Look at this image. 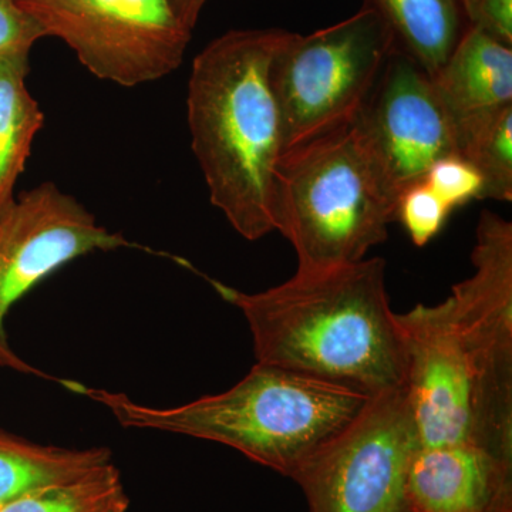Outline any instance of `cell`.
<instances>
[{"label": "cell", "instance_id": "obj_2", "mask_svg": "<svg viewBox=\"0 0 512 512\" xmlns=\"http://www.w3.org/2000/svg\"><path fill=\"white\" fill-rule=\"evenodd\" d=\"M282 29L231 30L195 57L187 117L214 207L248 241L275 231L276 168L284 156V121L271 80Z\"/></svg>", "mask_w": 512, "mask_h": 512}, {"label": "cell", "instance_id": "obj_11", "mask_svg": "<svg viewBox=\"0 0 512 512\" xmlns=\"http://www.w3.org/2000/svg\"><path fill=\"white\" fill-rule=\"evenodd\" d=\"M406 343L404 392L419 447L477 444V390L473 370L446 301L397 313Z\"/></svg>", "mask_w": 512, "mask_h": 512}, {"label": "cell", "instance_id": "obj_7", "mask_svg": "<svg viewBox=\"0 0 512 512\" xmlns=\"http://www.w3.org/2000/svg\"><path fill=\"white\" fill-rule=\"evenodd\" d=\"M417 448L403 387L372 397L292 480L302 488L309 512H413L407 477Z\"/></svg>", "mask_w": 512, "mask_h": 512}, {"label": "cell", "instance_id": "obj_9", "mask_svg": "<svg viewBox=\"0 0 512 512\" xmlns=\"http://www.w3.org/2000/svg\"><path fill=\"white\" fill-rule=\"evenodd\" d=\"M141 248L97 222L72 195L43 183L22 192L0 212V367L52 380L69 389L72 380L47 375L10 346L6 319L13 306L63 266L96 251Z\"/></svg>", "mask_w": 512, "mask_h": 512}, {"label": "cell", "instance_id": "obj_20", "mask_svg": "<svg viewBox=\"0 0 512 512\" xmlns=\"http://www.w3.org/2000/svg\"><path fill=\"white\" fill-rule=\"evenodd\" d=\"M431 191L446 202L453 211L458 205L478 197L481 180L474 168L458 156L444 158L427 174L423 181Z\"/></svg>", "mask_w": 512, "mask_h": 512}, {"label": "cell", "instance_id": "obj_4", "mask_svg": "<svg viewBox=\"0 0 512 512\" xmlns=\"http://www.w3.org/2000/svg\"><path fill=\"white\" fill-rule=\"evenodd\" d=\"M397 204L352 128L292 148L276 168L272 218L298 271L353 265L383 244Z\"/></svg>", "mask_w": 512, "mask_h": 512}, {"label": "cell", "instance_id": "obj_13", "mask_svg": "<svg viewBox=\"0 0 512 512\" xmlns=\"http://www.w3.org/2000/svg\"><path fill=\"white\" fill-rule=\"evenodd\" d=\"M431 80L454 124L511 106L512 47L470 26Z\"/></svg>", "mask_w": 512, "mask_h": 512}, {"label": "cell", "instance_id": "obj_15", "mask_svg": "<svg viewBox=\"0 0 512 512\" xmlns=\"http://www.w3.org/2000/svg\"><path fill=\"white\" fill-rule=\"evenodd\" d=\"M111 463L107 447L43 446L0 430V507L36 488L76 480Z\"/></svg>", "mask_w": 512, "mask_h": 512}, {"label": "cell", "instance_id": "obj_5", "mask_svg": "<svg viewBox=\"0 0 512 512\" xmlns=\"http://www.w3.org/2000/svg\"><path fill=\"white\" fill-rule=\"evenodd\" d=\"M394 47L392 32L367 6L311 35L288 32L271 67L284 154L350 127Z\"/></svg>", "mask_w": 512, "mask_h": 512}, {"label": "cell", "instance_id": "obj_3", "mask_svg": "<svg viewBox=\"0 0 512 512\" xmlns=\"http://www.w3.org/2000/svg\"><path fill=\"white\" fill-rule=\"evenodd\" d=\"M70 390L109 410L126 429L165 431L224 444L289 478L342 433L372 399L262 363H255L225 392L164 409L82 383L74 382Z\"/></svg>", "mask_w": 512, "mask_h": 512}, {"label": "cell", "instance_id": "obj_21", "mask_svg": "<svg viewBox=\"0 0 512 512\" xmlns=\"http://www.w3.org/2000/svg\"><path fill=\"white\" fill-rule=\"evenodd\" d=\"M45 32L16 0H0V60L29 59L30 50Z\"/></svg>", "mask_w": 512, "mask_h": 512}, {"label": "cell", "instance_id": "obj_6", "mask_svg": "<svg viewBox=\"0 0 512 512\" xmlns=\"http://www.w3.org/2000/svg\"><path fill=\"white\" fill-rule=\"evenodd\" d=\"M474 274L446 299L477 390V444L512 463V224L481 212Z\"/></svg>", "mask_w": 512, "mask_h": 512}, {"label": "cell", "instance_id": "obj_18", "mask_svg": "<svg viewBox=\"0 0 512 512\" xmlns=\"http://www.w3.org/2000/svg\"><path fill=\"white\" fill-rule=\"evenodd\" d=\"M124 493L113 463L87 476L36 488L2 505L0 512H94Z\"/></svg>", "mask_w": 512, "mask_h": 512}, {"label": "cell", "instance_id": "obj_14", "mask_svg": "<svg viewBox=\"0 0 512 512\" xmlns=\"http://www.w3.org/2000/svg\"><path fill=\"white\" fill-rule=\"evenodd\" d=\"M394 37L396 47L431 79L440 72L461 33L460 0H365Z\"/></svg>", "mask_w": 512, "mask_h": 512}, {"label": "cell", "instance_id": "obj_10", "mask_svg": "<svg viewBox=\"0 0 512 512\" xmlns=\"http://www.w3.org/2000/svg\"><path fill=\"white\" fill-rule=\"evenodd\" d=\"M350 128L396 204L439 161L457 156L456 124L433 80L399 47Z\"/></svg>", "mask_w": 512, "mask_h": 512}, {"label": "cell", "instance_id": "obj_17", "mask_svg": "<svg viewBox=\"0 0 512 512\" xmlns=\"http://www.w3.org/2000/svg\"><path fill=\"white\" fill-rule=\"evenodd\" d=\"M457 156L481 180L477 200L512 201V104L456 123Z\"/></svg>", "mask_w": 512, "mask_h": 512}, {"label": "cell", "instance_id": "obj_24", "mask_svg": "<svg viewBox=\"0 0 512 512\" xmlns=\"http://www.w3.org/2000/svg\"><path fill=\"white\" fill-rule=\"evenodd\" d=\"M128 507H130V500H128L126 491H124V493L113 498L110 503L103 505V507L94 512H127Z\"/></svg>", "mask_w": 512, "mask_h": 512}, {"label": "cell", "instance_id": "obj_16", "mask_svg": "<svg viewBox=\"0 0 512 512\" xmlns=\"http://www.w3.org/2000/svg\"><path fill=\"white\" fill-rule=\"evenodd\" d=\"M28 73L29 59L0 60V212L15 200L16 183L45 123L26 86Z\"/></svg>", "mask_w": 512, "mask_h": 512}, {"label": "cell", "instance_id": "obj_19", "mask_svg": "<svg viewBox=\"0 0 512 512\" xmlns=\"http://www.w3.org/2000/svg\"><path fill=\"white\" fill-rule=\"evenodd\" d=\"M450 212V207L429 185L420 183L400 195L396 221L402 222L414 245L424 247L439 234Z\"/></svg>", "mask_w": 512, "mask_h": 512}, {"label": "cell", "instance_id": "obj_1", "mask_svg": "<svg viewBox=\"0 0 512 512\" xmlns=\"http://www.w3.org/2000/svg\"><path fill=\"white\" fill-rule=\"evenodd\" d=\"M208 281L247 319L256 363L366 397L403 389L406 343L390 308L383 258L296 271L284 284L256 293Z\"/></svg>", "mask_w": 512, "mask_h": 512}, {"label": "cell", "instance_id": "obj_22", "mask_svg": "<svg viewBox=\"0 0 512 512\" xmlns=\"http://www.w3.org/2000/svg\"><path fill=\"white\" fill-rule=\"evenodd\" d=\"M471 28L512 47V0H460Z\"/></svg>", "mask_w": 512, "mask_h": 512}, {"label": "cell", "instance_id": "obj_23", "mask_svg": "<svg viewBox=\"0 0 512 512\" xmlns=\"http://www.w3.org/2000/svg\"><path fill=\"white\" fill-rule=\"evenodd\" d=\"M175 16L187 28L191 30L197 25L202 8L207 0H170Z\"/></svg>", "mask_w": 512, "mask_h": 512}, {"label": "cell", "instance_id": "obj_12", "mask_svg": "<svg viewBox=\"0 0 512 512\" xmlns=\"http://www.w3.org/2000/svg\"><path fill=\"white\" fill-rule=\"evenodd\" d=\"M512 463L474 443L419 447L407 491L413 512H512Z\"/></svg>", "mask_w": 512, "mask_h": 512}, {"label": "cell", "instance_id": "obj_8", "mask_svg": "<svg viewBox=\"0 0 512 512\" xmlns=\"http://www.w3.org/2000/svg\"><path fill=\"white\" fill-rule=\"evenodd\" d=\"M45 36L63 40L101 80L136 87L183 63L191 30L170 0H16Z\"/></svg>", "mask_w": 512, "mask_h": 512}]
</instances>
